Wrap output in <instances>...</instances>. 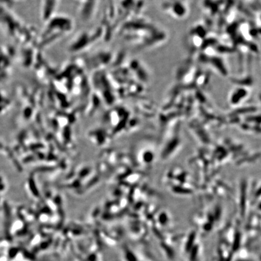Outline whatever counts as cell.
<instances>
[{"label": "cell", "mask_w": 261, "mask_h": 261, "mask_svg": "<svg viewBox=\"0 0 261 261\" xmlns=\"http://www.w3.org/2000/svg\"><path fill=\"white\" fill-rule=\"evenodd\" d=\"M191 234L186 237L182 245V253L185 254L188 261H200L201 255V244L200 238L197 237V233L192 231Z\"/></svg>", "instance_id": "6da1fadb"}, {"label": "cell", "mask_w": 261, "mask_h": 261, "mask_svg": "<svg viewBox=\"0 0 261 261\" xmlns=\"http://www.w3.org/2000/svg\"><path fill=\"white\" fill-rule=\"evenodd\" d=\"M232 261H254V260L251 258L249 254L246 252L243 254H237V256L234 257Z\"/></svg>", "instance_id": "7a4b0ae2"}]
</instances>
